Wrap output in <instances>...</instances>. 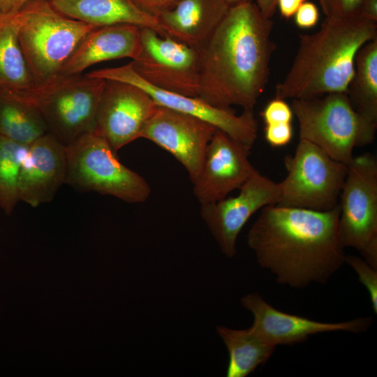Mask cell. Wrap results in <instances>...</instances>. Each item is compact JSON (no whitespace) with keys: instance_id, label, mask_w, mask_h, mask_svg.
Listing matches in <instances>:
<instances>
[{"instance_id":"cell-17","label":"cell","mask_w":377,"mask_h":377,"mask_svg":"<svg viewBox=\"0 0 377 377\" xmlns=\"http://www.w3.org/2000/svg\"><path fill=\"white\" fill-rule=\"evenodd\" d=\"M66 173V147L47 133L29 146L22 163L20 200L34 207L52 201Z\"/></svg>"},{"instance_id":"cell-27","label":"cell","mask_w":377,"mask_h":377,"mask_svg":"<svg viewBox=\"0 0 377 377\" xmlns=\"http://www.w3.org/2000/svg\"><path fill=\"white\" fill-rule=\"evenodd\" d=\"M265 124L292 123L293 112L284 99L274 98L267 103L261 112Z\"/></svg>"},{"instance_id":"cell-33","label":"cell","mask_w":377,"mask_h":377,"mask_svg":"<svg viewBox=\"0 0 377 377\" xmlns=\"http://www.w3.org/2000/svg\"><path fill=\"white\" fill-rule=\"evenodd\" d=\"M357 16L377 22V0H361Z\"/></svg>"},{"instance_id":"cell-34","label":"cell","mask_w":377,"mask_h":377,"mask_svg":"<svg viewBox=\"0 0 377 377\" xmlns=\"http://www.w3.org/2000/svg\"><path fill=\"white\" fill-rule=\"evenodd\" d=\"M31 1L32 0H0V16L14 13Z\"/></svg>"},{"instance_id":"cell-25","label":"cell","mask_w":377,"mask_h":377,"mask_svg":"<svg viewBox=\"0 0 377 377\" xmlns=\"http://www.w3.org/2000/svg\"><path fill=\"white\" fill-rule=\"evenodd\" d=\"M28 147L0 135V208L7 215L20 201L19 177Z\"/></svg>"},{"instance_id":"cell-4","label":"cell","mask_w":377,"mask_h":377,"mask_svg":"<svg viewBox=\"0 0 377 377\" xmlns=\"http://www.w3.org/2000/svg\"><path fill=\"white\" fill-rule=\"evenodd\" d=\"M105 84V79L87 75L59 74L6 98L34 108L41 117L47 133L66 147L80 135L94 130Z\"/></svg>"},{"instance_id":"cell-21","label":"cell","mask_w":377,"mask_h":377,"mask_svg":"<svg viewBox=\"0 0 377 377\" xmlns=\"http://www.w3.org/2000/svg\"><path fill=\"white\" fill-rule=\"evenodd\" d=\"M216 332L229 355L226 376L246 377L264 364L276 347L260 336L251 326L244 330L218 326Z\"/></svg>"},{"instance_id":"cell-5","label":"cell","mask_w":377,"mask_h":377,"mask_svg":"<svg viewBox=\"0 0 377 377\" xmlns=\"http://www.w3.org/2000/svg\"><path fill=\"white\" fill-rule=\"evenodd\" d=\"M9 15L35 83L60 74L80 42L97 28L61 14L48 0H32Z\"/></svg>"},{"instance_id":"cell-14","label":"cell","mask_w":377,"mask_h":377,"mask_svg":"<svg viewBox=\"0 0 377 377\" xmlns=\"http://www.w3.org/2000/svg\"><path fill=\"white\" fill-rule=\"evenodd\" d=\"M216 130L212 124L196 117L158 105L140 138L149 140L170 153L185 168L194 183Z\"/></svg>"},{"instance_id":"cell-31","label":"cell","mask_w":377,"mask_h":377,"mask_svg":"<svg viewBox=\"0 0 377 377\" xmlns=\"http://www.w3.org/2000/svg\"><path fill=\"white\" fill-rule=\"evenodd\" d=\"M141 8L154 17L159 13L170 9L180 0H133Z\"/></svg>"},{"instance_id":"cell-15","label":"cell","mask_w":377,"mask_h":377,"mask_svg":"<svg viewBox=\"0 0 377 377\" xmlns=\"http://www.w3.org/2000/svg\"><path fill=\"white\" fill-rule=\"evenodd\" d=\"M251 147L216 130L207 148L200 174L193 183L200 205L226 198L256 170L249 161Z\"/></svg>"},{"instance_id":"cell-29","label":"cell","mask_w":377,"mask_h":377,"mask_svg":"<svg viewBox=\"0 0 377 377\" xmlns=\"http://www.w3.org/2000/svg\"><path fill=\"white\" fill-rule=\"evenodd\" d=\"M293 135L292 123L266 124L265 126V138L273 147L286 145L292 140Z\"/></svg>"},{"instance_id":"cell-20","label":"cell","mask_w":377,"mask_h":377,"mask_svg":"<svg viewBox=\"0 0 377 377\" xmlns=\"http://www.w3.org/2000/svg\"><path fill=\"white\" fill-rule=\"evenodd\" d=\"M61 14L96 27L130 24L151 28L167 36L156 17L141 8L133 0H48Z\"/></svg>"},{"instance_id":"cell-32","label":"cell","mask_w":377,"mask_h":377,"mask_svg":"<svg viewBox=\"0 0 377 377\" xmlns=\"http://www.w3.org/2000/svg\"><path fill=\"white\" fill-rule=\"evenodd\" d=\"M306 0H277L276 8L281 15L286 19L293 17L301 5Z\"/></svg>"},{"instance_id":"cell-19","label":"cell","mask_w":377,"mask_h":377,"mask_svg":"<svg viewBox=\"0 0 377 377\" xmlns=\"http://www.w3.org/2000/svg\"><path fill=\"white\" fill-rule=\"evenodd\" d=\"M230 7L226 0H180L155 17L167 36L198 51Z\"/></svg>"},{"instance_id":"cell-3","label":"cell","mask_w":377,"mask_h":377,"mask_svg":"<svg viewBox=\"0 0 377 377\" xmlns=\"http://www.w3.org/2000/svg\"><path fill=\"white\" fill-rule=\"evenodd\" d=\"M377 38V22L358 16L327 17L318 31L299 34L292 65L274 98H304L346 91L359 50Z\"/></svg>"},{"instance_id":"cell-26","label":"cell","mask_w":377,"mask_h":377,"mask_svg":"<svg viewBox=\"0 0 377 377\" xmlns=\"http://www.w3.org/2000/svg\"><path fill=\"white\" fill-rule=\"evenodd\" d=\"M345 263L354 269L360 281L367 289L374 313H377V269L371 266L364 258L346 255Z\"/></svg>"},{"instance_id":"cell-7","label":"cell","mask_w":377,"mask_h":377,"mask_svg":"<svg viewBox=\"0 0 377 377\" xmlns=\"http://www.w3.org/2000/svg\"><path fill=\"white\" fill-rule=\"evenodd\" d=\"M66 184L83 191L111 195L128 203L145 202L147 182L123 165L110 143L94 130L66 146Z\"/></svg>"},{"instance_id":"cell-24","label":"cell","mask_w":377,"mask_h":377,"mask_svg":"<svg viewBox=\"0 0 377 377\" xmlns=\"http://www.w3.org/2000/svg\"><path fill=\"white\" fill-rule=\"evenodd\" d=\"M47 133L45 123L34 108L0 96V135L29 146Z\"/></svg>"},{"instance_id":"cell-8","label":"cell","mask_w":377,"mask_h":377,"mask_svg":"<svg viewBox=\"0 0 377 377\" xmlns=\"http://www.w3.org/2000/svg\"><path fill=\"white\" fill-rule=\"evenodd\" d=\"M286 177L279 182L277 205L327 211L338 205L348 166L315 144L300 138L293 154L284 158Z\"/></svg>"},{"instance_id":"cell-35","label":"cell","mask_w":377,"mask_h":377,"mask_svg":"<svg viewBox=\"0 0 377 377\" xmlns=\"http://www.w3.org/2000/svg\"><path fill=\"white\" fill-rule=\"evenodd\" d=\"M276 2L277 0H256L261 14L269 19H272L276 12Z\"/></svg>"},{"instance_id":"cell-23","label":"cell","mask_w":377,"mask_h":377,"mask_svg":"<svg viewBox=\"0 0 377 377\" xmlns=\"http://www.w3.org/2000/svg\"><path fill=\"white\" fill-rule=\"evenodd\" d=\"M346 92L357 112L377 122V38L359 50Z\"/></svg>"},{"instance_id":"cell-11","label":"cell","mask_w":377,"mask_h":377,"mask_svg":"<svg viewBox=\"0 0 377 377\" xmlns=\"http://www.w3.org/2000/svg\"><path fill=\"white\" fill-rule=\"evenodd\" d=\"M89 77L114 80L139 87L148 93L158 105L166 107L201 119L233 139L252 147L258 135V122L253 110L237 114L232 108H221L198 96H188L155 87L142 79L132 63L89 72Z\"/></svg>"},{"instance_id":"cell-18","label":"cell","mask_w":377,"mask_h":377,"mask_svg":"<svg viewBox=\"0 0 377 377\" xmlns=\"http://www.w3.org/2000/svg\"><path fill=\"white\" fill-rule=\"evenodd\" d=\"M140 27L118 24L97 27L78 45L63 66L60 74L77 75L101 61L138 58L141 46Z\"/></svg>"},{"instance_id":"cell-28","label":"cell","mask_w":377,"mask_h":377,"mask_svg":"<svg viewBox=\"0 0 377 377\" xmlns=\"http://www.w3.org/2000/svg\"><path fill=\"white\" fill-rule=\"evenodd\" d=\"M361 0H319L320 6L327 17L357 16Z\"/></svg>"},{"instance_id":"cell-13","label":"cell","mask_w":377,"mask_h":377,"mask_svg":"<svg viewBox=\"0 0 377 377\" xmlns=\"http://www.w3.org/2000/svg\"><path fill=\"white\" fill-rule=\"evenodd\" d=\"M158 105L142 88L128 82L105 80L96 110L94 131L117 152L140 138Z\"/></svg>"},{"instance_id":"cell-6","label":"cell","mask_w":377,"mask_h":377,"mask_svg":"<svg viewBox=\"0 0 377 377\" xmlns=\"http://www.w3.org/2000/svg\"><path fill=\"white\" fill-rule=\"evenodd\" d=\"M290 106L299 123L300 138L347 166L355 148L375 140L377 122L357 112L346 91L294 98Z\"/></svg>"},{"instance_id":"cell-22","label":"cell","mask_w":377,"mask_h":377,"mask_svg":"<svg viewBox=\"0 0 377 377\" xmlns=\"http://www.w3.org/2000/svg\"><path fill=\"white\" fill-rule=\"evenodd\" d=\"M35 83L9 15L0 16V96L6 98Z\"/></svg>"},{"instance_id":"cell-36","label":"cell","mask_w":377,"mask_h":377,"mask_svg":"<svg viewBox=\"0 0 377 377\" xmlns=\"http://www.w3.org/2000/svg\"><path fill=\"white\" fill-rule=\"evenodd\" d=\"M230 6H233L238 3L253 2V0H226Z\"/></svg>"},{"instance_id":"cell-1","label":"cell","mask_w":377,"mask_h":377,"mask_svg":"<svg viewBox=\"0 0 377 377\" xmlns=\"http://www.w3.org/2000/svg\"><path fill=\"white\" fill-rule=\"evenodd\" d=\"M339 207L327 211L268 205L247 234L259 265L295 288L325 283L345 263Z\"/></svg>"},{"instance_id":"cell-12","label":"cell","mask_w":377,"mask_h":377,"mask_svg":"<svg viewBox=\"0 0 377 377\" xmlns=\"http://www.w3.org/2000/svg\"><path fill=\"white\" fill-rule=\"evenodd\" d=\"M232 198L201 205L200 215L221 252L228 258L236 253L238 235L251 216L263 207L277 205L281 188L276 183L256 170Z\"/></svg>"},{"instance_id":"cell-16","label":"cell","mask_w":377,"mask_h":377,"mask_svg":"<svg viewBox=\"0 0 377 377\" xmlns=\"http://www.w3.org/2000/svg\"><path fill=\"white\" fill-rule=\"evenodd\" d=\"M242 306L253 316L251 327L270 344L294 345L304 342L311 335L323 332L361 333L370 327L372 318H357L339 323H323L288 313L275 309L258 293L244 295Z\"/></svg>"},{"instance_id":"cell-2","label":"cell","mask_w":377,"mask_h":377,"mask_svg":"<svg viewBox=\"0 0 377 377\" xmlns=\"http://www.w3.org/2000/svg\"><path fill=\"white\" fill-rule=\"evenodd\" d=\"M273 27L253 1L230 6L198 50V96L221 108L253 110L269 82Z\"/></svg>"},{"instance_id":"cell-9","label":"cell","mask_w":377,"mask_h":377,"mask_svg":"<svg viewBox=\"0 0 377 377\" xmlns=\"http://www.w3.org/2000/svg\"><path fill=\"white\" fill-rule=\"evenodd\" d=\"M339 232L344 248H353L377 269V160L354 157L340 193Z\"/></svg>"},{"instance_id":"cell-10","label":"cell","mask_w":377,"mask_h":377,"mask_svg":"<svg viewBox=\"0 0 377 377\" xmlns=\"http://www.w3.org/2000/svg\"><path fill=\"white\" fill-rule=\"evenodd\" d=\"M140 52L131 61L134 71L160 89L198 96L200 58L197 50L151 28L140 27Z\"/></svg>"},{"instance_id":"cell-30","label":"cell","mask_w":377,"mask_h":377,"mask_svg":"<svg viewBox=\"0 0 377 377\" xmlns=\"http://www.w3.org/2000/svg\"><path fill=\"white\" fill-rule=\"evenodd\" d=\"M293 17L295 25L299 28H312L319 20L318 8L314 3L306 1L298 8Z\"/></svg>"}]
</instances>
